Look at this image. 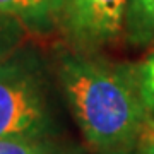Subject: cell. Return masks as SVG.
<instances>
[{"mask_svg": "<svg viewBox=\"0 0 154 154\" xmlns=\"http://www.w3.org/2000/svg\"><path fill=\"white\" fill-rule=\"evenodd\" d=\"M135 81H137L139 93L142 96L149 118L154 123V51L135 69Z\"/></svg>", "mask_w": 154, "mask_h": 154, "instance_id": "obj_8", "label": "cell"}, {"mask_svg": "<svg viewBox=\"0 0 154 154\" xmlns=\"http://www.w3.org/2000/svg\"><path fill=\"white\" fill-rule=\"evenodd\" d=\"M58 75L74 118L94 147H127L151 122L135 75H127L123 69L81 55H65Z\"/></svg>", "mask_w": 154, "mask_h": 154, "instance_id": "obj_1", "label": "cell"}, {"mask_svg": "<svg viewBox=\"0 0 154 154\" xmlns=\"http://www.w3.org/2000/svg\"><path fill=\"white\" fill-rule=\"evenodd\" d=\"M65 0H0V12L21 22L28 31L48 33L63 17Z\"/></svg>", "mask_w": 154, "mask_h": 154, "instance_id": "obj_4", "label": "cell"}, {"mask_svg": "<svg viewBox=\"0 0 154 154\" xmlns=\"http://www.w3.org/2000/svg\"><path fill=\"white\" fill-rule=\"evenodd\" d=\"M0 154H69L48 139H0Z\"/></svg>", "mask_w": 154, "mask_h": 154, "instance_id": "obj_6", "label": "cell"}, {"mask_svg": "<svg viewBox=\"0 0 154 154\" xmlns=\"http://www.w3.org/2000/svg\"><path fill=\"white\" fill-rule=\"evenodd\" d=\"M146 154H154V139H152V142L147 146V149H146Z\"/></svg>", "mask_w": 154, "mask_h": 154, "instance_id": "obj_9", "label": "cell"}, {"mask_svg": "<svg viewBox=\"0 0 154 154\" xmlns=\"http://www.w3.org/2000/svg\"><path fill=\"white\" fill-rule=\"evenodd\" d=\"M127 0H65L62 22L86 46L110 43L125 28Z\"/></svg>", "mask_w": 154, "mask_h": 154, "instance_id": "obj_3", "label": "cell"}, {"mask_svg": "<svg viewBox=\"0 0 154 154\" xmlns=\"http://www.w3.org/2000/svg\"><path fill=\"white\" fill-rule=\"evenodd\" d=\"M53 115L41 63L17 50L0 62V139H48Z\"/></svg>", "mask_w": 154, "mask_h": 154, "instance_id": "obj_2", "label": "cell"}, {"mask_svg": "<svg viewBox=\"0 0 154 154\" xmlns=\"http://www.w3.org/2000/svg\"><path fill=\"white\" fill-rule=\"evenodd\" d=\"M28 29L11 16L0 12V62L16 53L24 41Z\"/></svg>", "mask_w": 154, "mask_h": 154, "instance_id": "obj_7", "label": "cell"}, {"mask_svg": "<svg viewBox=\"0 0 154 154\" xmlns=\"http://www.w3.org/2000/svg\"><path fill=\"white\" fill-rule=\"evenodd\" d=\"M125 28L135 43H154V0H127Z\"/></svg>", "mask_w": 154, "mask_h": 154, "instance_id": "obj_5", "label": "cell"}]
</instances>
